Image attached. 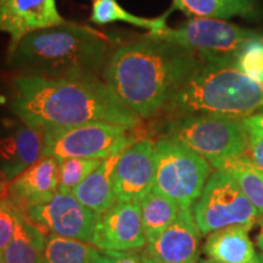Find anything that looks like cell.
<instances>
[{
  "mask_svg": "<svg viewBox=\"0 0 263 263\" xmlns=\"http://www.w3.org/2000/svg\"><path fill=\"white\" fill-rule=\"evenodd\" d=\"M10 108L22 122L43 129L105 122L136 128L140 123L100 77L44 78L18 74Z\"/></svg>",
  "mask_w": 263,
  "mask_h": 263,
  "instance_id": "6da1fadb",
  "label": "cell"
},
{
  "mask_svg": "<svg viewBox=\"0 0 263 263\" xmlns=\"http://www.w3.org/2000/svg\"><path fill=\"white\" fill-rule=\"evenodd\" d=\"M201 62L194 51L147 34L111 51L101 77L138 117H151Z\"/></svg>",
  "mask_w": 263,
  "mask_h": 263,
  "instance_id": "7a4b0ae2",
  "label": "cell"
},
{
  "mask_svg": "<svg viewBox=\"0 0 263 263\" xmlns=\"http://www.w3.org/2000/svg\"><path fill=\"white\" fill-rule=\"evenodd\" d=\"M108 39L87 26L65 22L29 33L9 55L21 74L44 78L100 77L110 55Z\"/></svg>",
  "mask_w": 263,
  "mask_h": 263,
  "instance_id": "3957f363",
  "label": "cell"
},
{
  "mask_svg": "<svg viewBox=\"0 0 263 263\" xmlns=\"http://www.w3.org/2000/svg\"><path fill=\"white\" fill-rule=\"evenodd\" d=\"M166 107L179 116L216 114L248 117L263 107V82L242 73L235 62L202 61Z\"/></svg>",
  "mask_w": 263,
  "mask_h": 263,
  "instance_id": "277c9868",
  "label": "cell"
},
{
  "mask_svg": "<svg viewBox=\"0 0 263 263\" xmlns=\"http://www.w3.org/2000/svg\"><path fill=\"white\" fill-rule=\"evenodd\" d=\"M155 180L153 190L188 209L201 195L211 174L209 161L168 137L155 143Z\"/></svg>",
  "mask_w": 263,
  "mask_h": 263,
  "instance_id": "5b68a950",
  "label": "cell"
},
{
  "mask_svg": "<svg viewBox=\"0 0 263 263\" xmlns=\"http://www.w3.org/2000/svg\"><path fill=\"white\" fill-rule=\"evenodd\" d=\"M195 151L209 162L245 154L249 136L241 120L227 115L179 116L167 124V136Z\"/></svg>",
  "mask_w": 263,
  "mask_h": 263,
  "instance_id": "8992f818",
  "label": "cell"
},
{
  "mask_svg": "<svg viewBox=\"0 0 263 263\" xmlns=\"http://www.w3.org/2000/svg\"><path fill=\"white\" fill-rule=\"evenodd\" d=\"M156 37L194 51L202 61L235 62L246 45L263 41V33L244 29L224 20L190 17L178 28L167 27Z\"/></svg>",
  "mask_w": 263,
  "mask_h": 263,
  "instance_id": "52a82bcc",
  "label": "cell"
},
{
  "mask_svg": "<svg viewBox=\"0 0 263 263\" xmlns=\"http://www.w3.org/2000/svg\"><path fill=\"white\" fill-rule=\"evenodd\" d=\"M133 129L132 127L105 122L44 129L43 156H54L59 160L70 157L106 160L120 155L138 141Z\"/></svg>",
  "mask_w": 263,
  "mask_h": 263,
  "instance_id": "ba28073f",
  "label": "cell"
},
{
  "mask_svg": "<svg viewBox=\"0 0 263 263\" xmlns=\"http://www.w3.org/2000/svg\"><path fill=\"white\" fill-rule=\"evenodd\" d=\"M193 212L202 235L230 226L252 228L259 217L235 180L221 171L210 174Z\"/></svg>",
  "mask_w": 263,
  "mask_h": 263,
  "instance_id": "9c48e42d",
  "label": "cell"
},
{
  "mask_svg": "<svg viewBox=\"0 0 263 263\" xmlns=\"http://www.w3.org/2000/svg\"><path fill=\"white\" fill-rule=\"evenodd\" d=\"M24 216L43 234L77 239L90 242L99 219V213L88 209L71 192H59L50 201L33 206Z\"/></svg>",
  "mask_w": 263,
  "mask_h": 263,
  "instance_id": "30bf717a",
  "label": "cell"
},
{
  "mask_svg": "<svg viewBox=\"0 0 263 263\" xmlns=\"http://www.w3.org/2000/svg\"><path fill=\"white\" fill-rule=\"evenodd\" d=\"M201 232L192 207L180 209L174 222L139 251L144 263H197Z\"/></svg>",
  "mask_w": 263,
  "mask_h": 263,
  "instance_id": "8fae6325",
  "label": "cell"
},
{
  "mask_svg": "<svg viewBox=\"0 0 263 263\" xmlns=\"http://www.w3.org/2000/svg\"><path fill=\"white\" fill-rule=\"evenodd\" d=\"M155 141L139 139L122 151L114 171L117 201H140L155 180Z\"/></svg>",
  "mask_w": 263,
  "mask_h": 263,
  "instance_id": "7c38bea8",
  "label": "cell"
},
{
  "mask_svg": "<svg viewBox=\"0 0 263 263\" xmlns=\"http://www.w3.org/2000/svg\"><path fill=\"white\" fill-rule=\"evenodd\" d=\"M91 244L111 251H133L146 244L139 201H117L99 216Z\"/></svg>",
  "mask_w": 263,
  "mask_h": 263,
  "instance_id": "4fadbf2b",
  "label": "cell"
},
{
  "mask_svg": "<svg viewBox=\"0 0 263 263\" xmlns=\"http://www.w3.org/2000/svg\"><path fill=\"white\" fill-rule=\"evenodd\" d=\"M65 22L57 0H0V32L10 35L8 57L29 33Z\"/></svg>",
  "mask_w": 263,
  "mask_h": 263,
  "instance_id": "5bb4252c",
  "label": "cell"
},
{
  "mask_svg": "<svg viewBox=\"0 0 263 263\" xmlns=\"http://www.w3.org/2000/svg\"><path fill=\"white\" fill-rule=\"evenodd\" d=\"M45 130L20 121L0 138V179L10 183L43 157Z\"/></svg>",
  "mask_w": 263,
  "mask_h": 263,
  "instance_id": "9a60e30c",
  "label": "cell"
},
{
  "mask_svg": "<svg viewBox=\"0 0 263 263\" xmlns=\"http://www.w3.org/2000/svg\"><path fill=\"white\" fill-rule=\"evenodd\" d=\"M59 159L43 156L9 183L8 196L20 213L50 201L59 192Z\"/></svg>",
  "mask_w": 263,
  "mask_h": 263,
  "instance_id": "2e32d148",
  "label": "cell"
},
{
  "mask_svg": "<svg viewBox=\"0 0 263 263\" xmlns=\"http://www.w3.org/2000/svg\"><path fill=\"white\" fill-rule=\"evenodd\" d=\"M246 226H230L209 234L203 251L216 263H263L250 239Z\"/></svg>",
  "mask_w": 263,
  "mask_h": 263,
  "instance_id": "e0dca14e",
  "label": "cell"
},
{
  "mask_svg": "<svg viewBox=\"0 0 263 263\" xmlns=\"http://www.w3.org/2000/svg\"><path fill=\"white\" fill-rule=\"evenodd\" d=\"M120 155L108 157L72 190L76 199L99 215L115 205L117 197L114 185V171Z\"/></svg>",
  "mask_w": 263,
  "mask_h": 263,
  "instance_id": "ac0fdd59",
  "label": "cell"
},
{
  "mask_svg": "<svg viewBox=\"0 0 263 263\" xmlns=\"http://www.w3.org/2000/svg\"><path fill=\"white\" fill-rule=\"evenodd\" d=\"M47 235L17 212L15 234L3 251L0 263H44Z\"/></svg>",
  "mask_w": 263,
  "mask_h": 263,
  "instance_id": "d6986e66",
  "label": "cell"
},
{
  "mask_svg": "<svg viewBox=\"0 0 263 263\" xmlns=\"http://www.w3.org/2000/svg\"><path fill=\"white\" fill-rule=\"evenodd\" d=\"M216 171L228 174L263 216V168L245 154L226 157L210 162Z\"/></svg>",
  "mask_w": 263,
  "mask_h": 263,
  "instance_id": "ffe728a7",
  "label": "cell"
},
{
  "mask_svg": "<svg viewBox=\"0 0 263 263\" xmlns=\"http://www.w3.org/2000/svg\"><path fill=\"white\" fill-rule=\"evenodd\" d=\"M170 11L156 18H146L128 12L118 4L117 0H93L89 20L95 25H108L114 22L137 26L149 31V34L160 35L168 27L166 24Z\"/></svg>",
  "mask_w": 263,
  "mask_h": 263,
  "instance_id": "44dd1931",
  "label": "cell"
},
{
  "mask_svg": "<svg viewBox=\"0 0 263 263\" xmlns=\"http://www.w3.org/2000/svg\"><path fill=\"white\" fill-rule=\"evenodd\" d=\"M173 9L189 17L226 20L234 16L251 17L256 4L255 0H173Z\"/></svg>",
  "mask_w": 263,
  "mask_h": 263,
  "instance_id": "7402d4cb",
  "label": "cell"
},
{
  "mask_svg": "<svg viewBox=\"0 0 263 263\" xmlns=\"http://www.w3.org/2000/svg\"><path fill=\"white\" fill-rule=\"evenodd\" d=\"M139 203L146 241L156 239L168 228L177 218L180 210L176 201L155 190H151Z\"/></svg>",
  "mask_w": 263,
  "mask_h": 263,
  "instance_id": "603a6c76",
  "label": "cell"
},
{
  "mask_svg": "<svg viewBox=\"0 0 263 263\" xmlns=\"http://www.w3.org/2000/svg\"><path fill=\"white\" fill-rule=\"evenodd\" d=\"M99 254L90 242L49 235L45 240L44 263H94Z\"/></svg>",
  "mask_w": 263,
  "mask_h": 263,
  "instance_id": "cb8c5ba5",
  "label": "cell"
},
{
  "mask_svg": "<svg viewBox=\"0 0 263 263\" xmlns=\"http://www.w3.org/2000/svg\"><path fill=\"white\" fill-rule=\"evenodd\" d=\"M103 161L80 157L59 160V190L72 193V190L80 185L94 170H97Z\"/></svg>",
  "mask_w": 263,
  "mask_h": 263,
  "instance_id": "d4e9b609",
  "label": "cell"
},
{
  "mask_svg": "<svg viewBox=\"0 0 263 263\" xmlns=\"http://www.w3.org/2000/svg\"><path fill=\"white\" fill-rule=\"evenodd\" d=\"M235 65L242 73L256 81L263 82V41L246 45L239 52Z\"/></svg>",
  "mask_w": 263,
  "mask_h": 263,
  "instance_id": "484cf974",
  "label": "cell"
},
{
  "mask_svg": "<svg viewBox=\"0 0 263 263\" xmlns=\"http://www.w3.org/2000/svg\"><path fill=\"white\" fill-rule=\"evenodd\" d=\"M17 212L9 197L0 199V257L15 234Z\"/></svg>",
  "mask_w": 263,
  "mask_h": 263,
  "instance_id": "4316f807",
  "label": "cell"
},
{
  "mask_svg": "<svg viewBox=\"0 0 263 263\" xmlns=\"http://www.w3.org/2000/svg\"><path fill=\"white\" fill-rule=\"evenodd\" d=\"M94 263H144L139 255L130 254L128 251H111L104 250L100 252Z\"/></svg>",
  "mask_w": 263,
  "mask_h": 263,
  "instance_id": "83f0119b",
  "label": "cell"
},
{
  "mask_svg": "<svg viewBox=\"0 0 263 263\" xmlns=\"http://www.w3.org/2000/svg\"><path fill=\"white\" fill-rule=\"evenodd\" d=\"M241 123L249 137L263 138V112H257L241 118Z\"/></svg>",
  "mask_w": 263,
  "mask_h": 263,
  "instance_id": "f1b7e54d",
  "label": "cell"
},
{
  "mask_svg": "<svg viewBox=\"0 0 263 263\" xmlns=\"http://www.w3.org/2000/svg\"><path fill=\"white\" fill-rule=\"evenodd\" d=\"M257 244L259 248H263V219L261 222V227H259V232L257 235Z\"/></svg>",
  "mask_w": 263,
  "mask_h": 263,
  "instance_id": "f546056e",
  "label": "cell"
},
{
  "mask_svg": "<svg viewBox=\"0 0 263 263\" xmlns=\"http://www.w3.org/2000/svg\"><path fill=\"white\" fill-rule=\"evenodd\" d=\"M199 263H216V262H212V261H210V259H206V261H201Z\"/></svg>",
  "mask_w": 263,
  "mask_h": 263,
  "instance_id": "4dcf8cb0",
  "label": "cell"
},
{
  "mask_svg": "<svg viewBox=\"0 0 263 263\" xmlns=\"http://www.w3.org/2000/svg\"><path fill=\"white\" fill-rule=\"evenodd\" d=\"M258 112H263V107L261 108V110H259V111H258Z\"/></svg>",
  "mask_w": 263,
  "mask_h": 263,
  "instance_id": "1f68e13d",
  "label": "cell"
},
{
  "mask_svg": "<svg viewBox=\"0 0 263 263\" xmlns=\"http://www.w3.org/2000/svg\"><path fill=\"white\" fill-rule=\"evenodd\" d=\"M259 249H261V250H262V252H263V248H259Z\"/></svg>",
  "mask_w": 263,
  "mask_h": 263,
  "instance_id": "d6a6232c",
  "label": "cell"
}]
</instances>
